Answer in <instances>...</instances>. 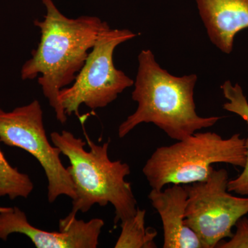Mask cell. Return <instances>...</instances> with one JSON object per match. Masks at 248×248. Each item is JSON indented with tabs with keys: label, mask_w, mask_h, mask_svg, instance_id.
Here are the masks:
<instances>
[{
	"label": "cell",
	"mask_w": 248,
	"mask_h": 248,
	"mask_svg": "<svg viewBox=\"0 0 248 248\" xmlns=\"http://www.w3.org/2000/svg\"><path fill=\"white\" fill-rule=\"evenodd\" d=\"M236 232L233 234L229 241L220 243L217 248H248V218L241 217L236 222Z\"/></svg>",
	"instance_id": "obj_14"
},
{
	"label": "cell",
	"mask_w": 248,
	"mask_h": 248,
	"mask_svg": "<svg viewBox=\"0 0 248 248\" xmlns=\"http://www.w3.org/2000/svg\"><path fill=\"white\" fill-rule=\"evenodd\" d=\"M0 142L22 148L38 161L48 180L49 203H53L62 195L74 200L76 191L73 181L62 164L61 151L49 143L39 101L34 100L11 112L0 108Z\"/></svg>",
	"instance_id": "obj_7"
},
{
	"label": "cell",
	"mask_w": 248,
	"mask_h": 248,
	"mask_svg": "<svg viewBox=\"0 0 248 248\" xmlns=\"http://www.w3.org/2000/svg\"><path fill=\"white\" fill-rule=\"evenodd\" d=\"M210 40L226 54L232 52L235 36L248 29V0H195Z\"/></svg>",
	"instance_id": "obj_10"
},
{
	"label": "cell",
	"mask_w": 248,
	"mask_h": 248,
	"mask_svg": "<svg viewBox=\"0 0 248 248\" xmlns=\"http://www.w3.org/2000/svg\"><path fill=\"white\" fill-rule=\"evenodd\" d=\"M50 140L71 164L67 170L76 191L71 213H86L94 204L105 207L110 203L115 209V225L135 215L138 202L131 184L125 181L130 174V166L121 161H111L108 152L110 140L97 145L87 138L88 151L85 150L86 142L67 130L53 132Z\"/></svg>",
	"instance_id": "obj_3"
},
{
	"label": "cell",
	"mask_w": 248,
	"mask_h": 248,
	"mask_svg": "<svg viewBox=\"0 0 248 248\" xmlns=\"http://www.w3.org/2000/svg\"><path fill=\"white\" fill-rule=\"evenodd\" d=\"M246 160V139L240 134L223 139L211 132H196L174 144L156 148L142 170L152 189L160 190L168 185L203 182L213 173V164L243 169Z\"/></svg>",
	"instance_id": "obj_4"
},
{
	"label": "cell",
	"mask_w": 248,
	"mask_h": 248,
	"mask_svg": "<svg viewBox=\"0 0 248 248\" xmlns=\"http://www.w3.org/2000/svg\"><path fill=\"white\" fill-rule=\"evenodd\" d=\"M221 89L228 100L223 104V108L241 117L248 124V102L242 88L239 84L233 85L227 80L221 85Z\"/></svg>",
	"instance_id": "obj_13"
},
{
	"label": "cell",
	"mask_w": 248,
	"mask_h": 248,
	"mask_svg": "<svg viewBox=\"0 0 248 248\" xmlns=\"http://www.w3.org/2000/svg\"><path fill=\"white\" fill-rule=\"evenodd\" d=\"M161 217L164 248H205L195 232L186 225L187 193L182 185L174 184L162 190L152 189L148 195Z\"/></svg>",
	"instance_id": "obj_9"
},
{
	"label": "cell",
	"mask_w": 248,
	"mask_h": 248,
	"mask_svg": "<svg viewBox=\"0 0 248 248\" xmlns=\"http://www.w3.org/2000/svg\"><path fill=\"white\" fill-rule=\"evenodd\" d=\"M146 210L138 208L133 217L122 221V232L116 248H156V230L145 226Z\"/></svg>",
	"instance_id": "obj_11"
},
{
	"label": "cell",
	"mask_w": 248,
	"mask_h": 248,
	"mask_svg": "<svg viewBox=\"0 0 248 248\" xmlns=\"http://www.w3.org/2000/svg\"><path fill=\"white\" fill-rule=\"evenodd\" d=\"M246 160L244 170L234 179L229 180L228 190L241 196H248V138L246 139Z\"/></svg>",
	"instance_id": "obj_15"
},
{
	"label": "cell",
	"mask_w": 248,
	"mask_h": 248,
	"mask_svg": "<svg viewBox=\"0 0 248 248\" xmlns=\"http://www.w3.org/2000/svg\"><path fill=\"white\" fill-rule=\"evenodd\" d=\"M226 169H214L203 182L184 185L187 193L185 221L205 248H217L233 235V227L248 214V197H235L228 190Z\"/></svg>",
	"instance_id": "obj_6"
},
{
	"label": "cell",
	"mask_w": 248,
	"mask_h": 248,
	"mask_svg": "<svg viewBox=\"0 0 248 248\" xmlns=\"http://www.w3.org/2000/svg\"><path fill=\"white\" fill-rule=\"evenodd\" d=\"M33 189L29 176L11 166L0 150V197H9L11 200L18 197L27 199Z\"/></svg>",
	"instance_id": "obj_12"
},
{
	"label": "cell",
	"mask_w": 248,
	"mask_h": 248,
	"mask_svg": "<svg viewBox=\"0 0 248 248\" xmlns=\"http://www.w3.org/2000/svg\"><path fill=\"white\" fill-rule=\"evenodd\" d=\"M136 36L128 29H111L108 24L101 31L72 86L60 91L59 100L67 116L79 115L81 104L93 110L107 107L133 86V80L116 68L113 54L119 45Z\"/></svg>",
	"instance_id": "obj_5"
},
{
	"label": "cell",
	"mask_w": 248,
	"mask_h": 248,
	"mask_svg": "<svg viewBox=\"0 0 248 248\" xmlns=\"http://www.w3.org/2000/svg\"><path fill=\"white\" fill-rule=\"evenodd\" d=\"M196 74L172 76L161 68L150 49L138 56V70L132 99L137 110L120 124L118 135L126 136L141 124H153L170 138L180 141L197 130L213 126L220 117H201L196 111Z\"/></svg>",
	"instance_id": "obj_2"
},
{
	"label": "cell",
	"mask_w": 248,
	"mask_h": 248,
	"mask_svg": "<svg viewBox=\"0 0 248 248\" xmlns=\"http://www.w3.org/2000/svg\"><path fill=\"white\" fill-rule=\"evenodd\" d=\"M46 10L43 21L34 24L40 29L41 39L31 58L23 65V80L34 79L53 108L57 120L66 123L67 115L59 100L60 91L73 84L84 66L101 31L107 25L97 17L68 18L53 0H42Z\"/></svg>",
	"instance_id": "obj_1"
},
{
	"label": "cell",
	"mask_w": 248,
	"mask_h": 248,
	"mask_svg": "<svg viewBox=\"0 0 248 248\" xmlns=\"http://www.w3.org/2000/svg\"><path fill=\"white\" fill-rule=\"evenodd\" d=\"M104 226L101 218L86 222L70 213L60 220L59 232H46L32 226L26 214L14 207L0 214V239L6 241L16 233L28 236L37 248H96Z\"/></svg>",
	"instance_id": "obj_8"
}]
</instances>
